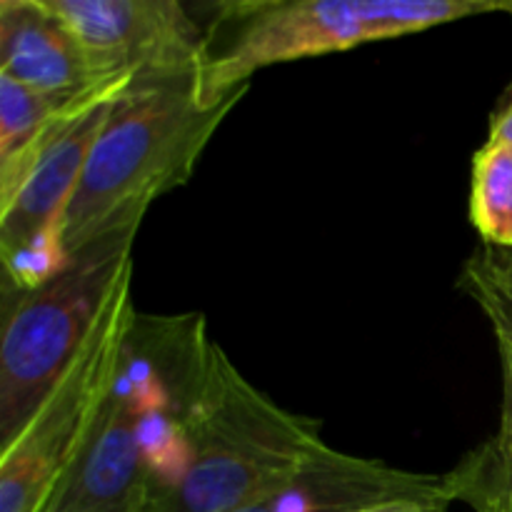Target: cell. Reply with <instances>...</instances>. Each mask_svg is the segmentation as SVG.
Here are the masks:
<instances>
[{
  "mask_svg": "<svg viewBox=\"0 0 512 512\" xmlns=\"http://www.w3.org/2000/svg\"><path fill=\"white\" fill-rule=\"evenodd\" d=\"M220 350L203 313H135L108 395L45 512H163L188 470Z\"/></svg>",
  "mask_w": 512,
  "mask_h": 512,
  "instance_id": "cell-1",
  "label": "cell"
},
{
  "mask_svg": "<svg viewBox=\"0 0 512 512\" xmlns=\"http://www.w3.org/2000/svg\"><path fill=\"white\" fill-rule=\"evenodd\" d=\"M248 90L220 105L200 95L198 68L135 75L110 108L65 215V250L118 223L128 210L190 180L215 130Z\"/></svg>",
  "mask_w": 512,
  "mask_h": 512,
  "instance_id": "cell-2",
  "label": "cell"
},
{
  "mask_svg": "<svg viewBox=\"0 0 512 512\" xmlns=\"http://www.w3.org/2000/svg\"><path fill=\"white\" fill-rule=\"evenodd\" d=\"M485 13H512V0H230L205 25L198 83L208 105L250 88L258 70L420 33Z\"/></svg>",
  "mask_w": 512,
  "mask_h": 512,
  "instance_id": "cell-3",
  "label": "cell"
},
{
  "mask_svg": "<svg viewBox=\"0 0 512 512\" xmlns=\"http://www.w3.org/2000/svg\"><path fill=\"white\" fill-rule=\"evenodd\" d=\"M148 208H133L30 290L3 295L0 320V450L33 420L85 348L100 318L133 280V248Z\"/></svg>",
  "mask_w": 512,
  "mask_h": 512,
  "instance_id": "cell-4",
  "label": "cell"
},
{
  "mask_svg": "<svg viewBox=\"0 0 512 512\" xmlns=\"http://www.w3.org/2000/svg\"><path fill=\"white\" fill-rule=\"evenodd\" d=\"M330 448L323 423L260 393L220 350L188 470L163 512H235Z\"/></svg>",
  "mask_w": 512,
  "mask_h": 512,
  "instance_id": "cell-5",
  "label": "cell"
},
{
  "mask_svg": "<svg viewBox=\"0 0 512 512\" xmlns=\"http://www.w3.org/2000/svg\"><path fill=\"white\" fill-rule=\"evenodd\" d=\"M133 280L100 318L85 348L45 398L28 428L0 450V512H45L108 395L133 315Z\"/></svg>",
  "mask_w": 512,
  "mask_h": 512,
  "instance_id": "cell-6",
  "label": "cell"
},
{
  "mask_svg": "<svg viewBox=\"0 0 512 512\" xmlns=\"http://www.w3.org/2000/svg\"><path fill=\"white\" fill-rule=\"evenodd\" d=\"M130 80L100 90L75 108L45 140L20 193L0 210V293L35 288L65 265V215L110 108Z\"/></svg>",
  "mask_w": 512,
  "mask_h": 512,
  "instance_id": "cell-7",
  "label": "cell"
},
{
  "mask_svg": "<svg viewBox=\"0 0 512 512\" xmlns=\"http://www.w3.org/2000/svg\"><path fill=\"white\" fill-rule=\"evenodd\" d=\"M103 78L200 68L205 28L178 0H45Z\"/></svg>",
  "mask_w": 512,
  "mask_h": 512,
  "instance_id": "cell-8",
  "label": "cell"
},
{
  "mask_svg": "<svg viewBox=\"0 0 512 512\" xmlns=\"http://www.w3.org/2000/svg\"><path fill=\"white\" fill-rule=\"evenodd\" d=\"M410 495H450L455 500L450 473H413L325 448L293 478L235 512H350Z\"/></svg>",
  "mask_w": 512,
  "mask_h": 512,
  "instance_id": "cell-9",
  "label": "cell"
},
{
  "mask_svg": "<svg viewBox=\"0 0 512 512\" xmlns=\"http://www.w3.org/2000/svg\"><path fill=\"white\" fill-rule=\"evenodd\" d=\"M0 73L58 103L125 80L103 78L73 28L45 0H0Z\"/></svg>",
  "mask_w": 512,
  "mask_h": 512,
  "instance_id": "cell-10",
  "label": "cell"
},
{
  "mask_svg": "<svg viewBox=\"0 0 512 512\" xmlns=\"http://www.w3.org/2000/svg\"><path fill=\"white\" fill-rule=\"evenodd\" d=\"M100 90L73 100V103H58V100L38 95L35 90L20 85L18 80L0 73V210L10 205V200L20 193L45 140L75 108H80Z\"/></svg>",
  "mask_w": 512,
  "mask_h": 512,
  "instance_id": "cell-11",
  "label": "cell"
},
{
  "mask_svg": "<svg viewBox=\"0 0 512 512\" xmlns=\"http://www.w3.org/2000/svg\"><path fill=\"white\" fill-rule=\"evenodd\" d=\"M470 223L483 245L512 248V145L488 138L475 153Z\"/></svg>",
  "mask_w": 512,
  "mask_h": 512,
  "instance_id": "cell-12",
  "label": "cell"
},
{
  "mask_svg": "<svg viewBox=\"0 0 512 512\" xmlns=\"http://www.w3.org/2000/svg\"><path fill=\"white\" fill-rule=\"evenodd\" d=\"M458 285L490 320L498 348L512 350V248L480 245L460 270Z\"/></svg>",
  "mask_w": 512,
  "mask_h": 512,
  "instance_id": "cell-13",
  "label": "cell"
},
{
  "mask_svg": "<svg viewBox=\"0 0 512 512\" xmlns=\"http://www.w3.org/2000/svg\"><path fill=\"white\" fill-rule=\"evenodd\" d=\"M450 480H453L455 500H463L475 512H505L498 490H495L493 475H490L488 455H485L483 445H478L473 453L465 455L450 470Z\"/></svg>",
  "mask_w": 512,
  "mask_h": 512,
  "instance_id": "cell-14",
  "label": "cell"
},
{
  "mask_svg": "<svg viewBox=\"0 0 512 512\" xmlns=\"http://www.w3.org/2000/svg\"><path fill=\"white\" fill-rule=\"evenodd\" d=\"M488 455L490 475L505 512H512V370L503 368V403H500V428L495 438L483 443Z\"/></svg>",
  "mask_w": 512,
  "mask_h": 512,
  "instance_id": "cell-15",
  "label": "cell"
},
{
  "mask_svg": "<svg viewBox=\"0 0 512 512\" xmlns=\"http://www.w3.org/2000/svg\"><path fill=\"white\" fill-rule=\"evenodd\" d=\"M453 503L455 500L450 495H410V498L383 500L350 512H448Z\"/></svg>",
  "mask_w": 512,
  "mask_h": 512,
  "instance_id": "cell-16",
  "label": "cell"
},
{
  "mask_svg": "<svg viewBox=\"0 0 512 512\" xmlns=\"http://www.w3.org/2000/svg\"><path fill=\"white\" fill-rule=\"evenodd\" d=\"M490 140H500V143L512 145V83L500 98L498 108H495L493 118H490Z\"/></svg>",
  "mask_w": 512,
  "mask_h": 512,
  "instance_id": "cell-17",
  "label": "cell"
},
{
  "mask_svg": "<svg viewBox=\"0 0 512 512\" xmlns=\"http://www.w3.org/2000/svg\"><path fill=\"white\" fill-rule=\"evenodd\" d=\"M500 350V363H503V368L512 370V350L508 348H498Z\"/></svg>",
  "mask_w": 512,
  "mask_h": 512,
  "instance_id": "cell-18",
  "label": "cell"
}]
</instances>
